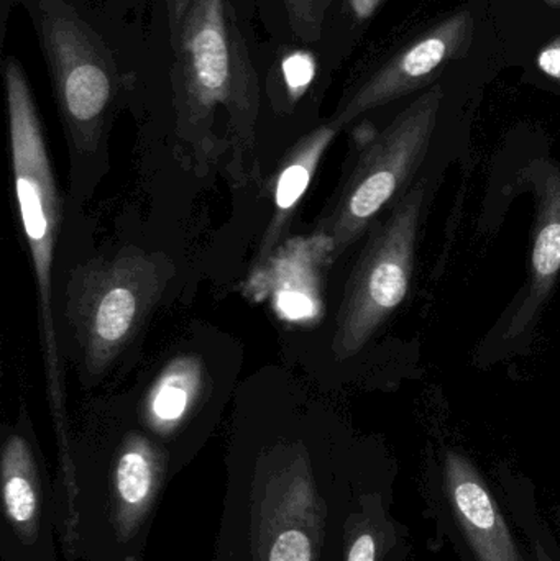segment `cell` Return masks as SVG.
<instances>
[{"label": "cell", "mask_w": 560, "mask_h": 561, "mask_svg": "<svg viewBox=\"0 0 560 561\" xmlns=\"http://www.w3.org/2000/svg\"><path fill=\"white\" fill-rule=\"evenodd\" d=\"M398 534L380 491H365L345 526L342 561H391Z\"/></svg>", "instance_id": "obj_16"}, {"label": "cell", "mask_w": 560, "mask_h": 561, "mask_svg": "<svg viewBox=\"0 0 560 561\" xmlns=\"http://www.w3.org/2000/svg\"><path fill=\"white\" fill-rule=\"evenodd\" d=\"M334 262V250L324 237H296L283 243L262 270L249 273L247 296L270 300L286 322H315L322 312V272Z\"/></svg>", "instance_id": "obj_11"}, {"label": "cell", "mask_w": 560, "mask_h": 561, "mask_svg": "<svg viewBox=\"0 0 560 561\" xmlns=\"http://www.w3.org/2000/svg\"><path fill=\"white\" fill-rule=\"evenodd\" d=\"M173 275L167 255L134 247L89 260L71 273L65 317L84 375L95 379L114 365L140 333Z\"/></svg>", "instance_id": "obj_5"}, {"label": "cell", "mask_w": 560, "mask_h": 561, "mask_svg": "<svg viewBox=\"0 0 560 561\" xmlns=\"http://www.w3.org/2000/svg\"><path fill=\"white\" fill-rule=\"evenodd\" d=\"M424 196L420 181L397 201L362 249L335 317V358L357 355L407 297Z\"/></svg>", "instance_id": "obj_7"}, {"label": "cell", "mask_w": 560, "mask_h": 561, "mask_svg": "<svg viewBox=\"0 0 560 561\" xmlns=\"http://www.w3.org/2000/svg\"><path fill=\"white\" fill-rule=\"evenodd\" d=\"M178 134L199 163L217 160L224 118L233 147L237 183L249 176L243 157L253 150L260 108L259 79L230 0H193L173 36Z\"/></svg>", "instance_id": "obj_2"}, {"label": "cell", "mask_w": 560, "mask_h": 561, "mask_svg": "<svg viewBox=\"0 0 560 561\" xmlns=\"http://www.w3.org/2000/svg\"><path fill=\"white\" fill-rule=\"evenodd\" d=\"M79 561H145L161 497L173 480L167 448L128 428L107 454H75Z\"/></svg>", "instance_id": "obj_4"}, {"label": "cell", "mask_w": 560, "mask_h": 561, "mask_svg": "<svg viewBox=\"0 0 560 561\" xmlns=\"http://www.w3.org/2000/svg\"><path fill=\"white\" fill-rule=\"evenodd\" d=\"M164 2H167L171 32H173L174 36L176 35L178 30H180L181 22H183L184 15H186L187 9H190L193 0H164Z\"/></svg>", "instance_id": "obj_20"}, {"label": "cell", "mask_w": 560, "mask_h": 561, "mask_svg": "<svg viewBox=\"0 0 560 561\" xmlns=\"http://www.w3.org/2000/svg\"><path fill=\"white\" fill-rule=\"evenodd\" d=\"M56 540L55 486L22 421L0 448V560L56 561Z\"/></svg>", "instance_id": "obj_9"}, {"label": "cell", "mask_w": 560, "mask_h": 561, "mask_svg": "<svg viewBox=\"0 0 560 561\" xmlns=\"http://www.w3.org/2000/svg\"><path fill=\"white\" fill-rule=\"evenodd\" d=\"M203 389V363L194 356H181L168 363L145 396L141 424L167 451L196 414Z\"/></svg>", "instance_id": "obj_14"}, {"label": "cell", "mask_w": 560, "mask_h": 561, "mask_svg": "<svg viewBox=\"0 0 560 561\" xmlns=\"http://www.w3.org/2000/svg\"><path fill=\"white\" fill-rule=\"evenodd\" d=\"M443 99V89L434 85L368 141L315 230L331 243L334 260L344 255L413 176L433 140Z\"/></svg>", "instance_id": "obj_6"}, {"label": "cell", "mask_w": 560, "mask_h": 561, "mask_svg": "<svg viewBox=\"0 0 560 561\" xmlns=\"http://www.w3.org/2000/svg\"><path fill=\"white\" fill-rule=\"evenodd\" d=\"M380 2L381 0H351V5L358 19L364 20L372 16Z\"/></svg>", "instance_id": "obj_21"}, {"label": "cell", "mask_w": 560, "mask_h": 561, "mask_svg": "<svg viewBox=\"0 0 560 561\" xmlns=\"http://www.w3.org/2000/svg\"><path fill=\"white\" fill-rule=\"evenodd\" d=\"M532 289L523 316H535L560 273V173L548 171L539 190L538 222L532 256Z\"/></svg>", "instance_id": "obj_15"}, {"label": "cell", "mask_w": 560, "mask_h": 561, "mask_svg": "<svg viewBox=\"0 0 560 561\" xmlns=\"http://www.w3.org/2000/svg\"><path fill=\"white\" fill-rule=\"evenodd\" d=\"M444 481L454 519L477 560L525 561L499 504L466 457L446 455Z\"/></svg>", "instance_id": "obj_12"}, {"label": "cell", "mask_w": 560, "mask_h": 561, "mask_svg": "<svg viewBox=\"0 0 560 561\" xmlns=\"http://www.w3.org/2000/svg\"><path fill=\"white\" fill-rule=\"evenodd\" d=\"M365 491L305 435H273L230 457L213 561H342Z\"/></svg>", "instance_id": "obj_1"}, {"label": "cell", "mask_w": 560, "mask_h": 561, "mask_svg": "<svg viewBox=\"0 0 560 561\" xmlns=\"http://www.w3.org/2000/svg\"><path fill=\"white\" fill-rule=\"evenodd\" d=\"M283 79L293 99H299L316 78V59L311 53H289L282 62Z\"/></svg>", "instance_id": "obj_17"}, {"label": "cell", "mask_w": 560, "mask_h": 561, "mask_svg": "<svg viewBox=\"0 0 560 561\" xmlns=\"http://www.w3.org/2000/svg\"><path fill=\"white\" fill-rule=\"evenodd\" d=\"M470 32L472 16L469 12L456 13L444 20L367 79L342 105L332 122L339 128L345 127L365 112L410 94L464 48Z\"/></svg>", "instance_id": "obj_10"}, {"label": "cell", "mask_w": 560, "mask_h": 561, "mask_svg": "<svg viewBox=\"0 0 560 561\" xmlns=\"http://www.w3.org/2000/svg\"><path fill=\"white\" fill-rule=\"evenodd\" d=\"M545 2H548L551 7H556V9H560V0H545Z\"/></svg>", "instance_id": "obj_23"}, {"label": "cell", "mask_w": 560, "mask_h": 561, "mask_svg": "<svg viewBox=\"0 0 560 561\" xmlns=\"http://www.w3.org/2000/svg\"><path fill=\"white\" fill-rule=\"evenodd\" d=\"M293 28L299 36L316 38L321 28L324 0H285Z\"/></svg>", "instance_id": "obj_18"}, {"label": "cell", "mask_w": 560, "mask_h": 561, "mask_svg": "<svg viewBox=\"0 0 560 561\" xmlns=\"http://www.w3.org/2000/svg\"><path fill=\"white\" fill-rule=\"evenodd\" d=\"M538 68L542 75L560 81V36L539 51Z\"/></svg>", "instance_id": "obj_19"}, {"label": "cell", "mask_w": 560, "mask_h": 561, "mask_svg": "<svg viewBox=\"0 0 560 561\" xmlns=\"http://www.w3.org/2000/svg\"><path fill=\"white\" fill-rule=\"evenodd\" d=\"M339 130L341 128L334 122L321 125L311 134L302 137L286 154L282 167H279L278 176H276L275 210H273L266 232L263 233L255 262L249 273L262 270L265 263L272 259L273 253L285 243L283 239L295 219L299 203L305 197L322 157L331 147Z\"/></svg>", "instance_id": "obj_13"}, {"label": "cell", "mask_w": 560, "mask_h": 561, "mask_svg": "<svg viewBox=\"0 0 560 561\" xmlns=\"http://www.w3.org/2000/svg\"><path fill=\"white\" fill-rule=\"evenodd\" d=\"M7 112L13 183L23 233L28 243L38 293L39 332L45 358L49 408L58 444L59 473L75 471V445L59 366L58 335L53 316V263L59 229V199L52 161L46 150L42 121L36 112L25 72L15 58L5 61Z\"/></svg>", "instance_id": "obj_3"}, {"label": "cell", "mask_w": 560, "mask_h": 561, "mask_svg": "<svg viewBox=\"0 0 560 561\" xmlns=\"http://www.w3.org/2000/svg\"><path fill=\"white\" fill-rule=\"evenodd\" d=\"M42 42L69 147L91 157L117 105V68L91 26L61 0H42Z\"/></svg>", "instance_id": "obj_8"}, {"label": "cell", "mask_w": 560, "mask_h": 561, "mask_svg": "<svg viewBox=\"0 0 560 561\" xmlns=\"http://www.w3.org/2000/svg\"><path fill=\"white\" fill-rule=\"evenodd\" d=\"M536 561H555L552 559L551 553L548 552L545 546L541 542H536Z\"/></svg>", "instance_id": "obj_22"}]
</instances>
